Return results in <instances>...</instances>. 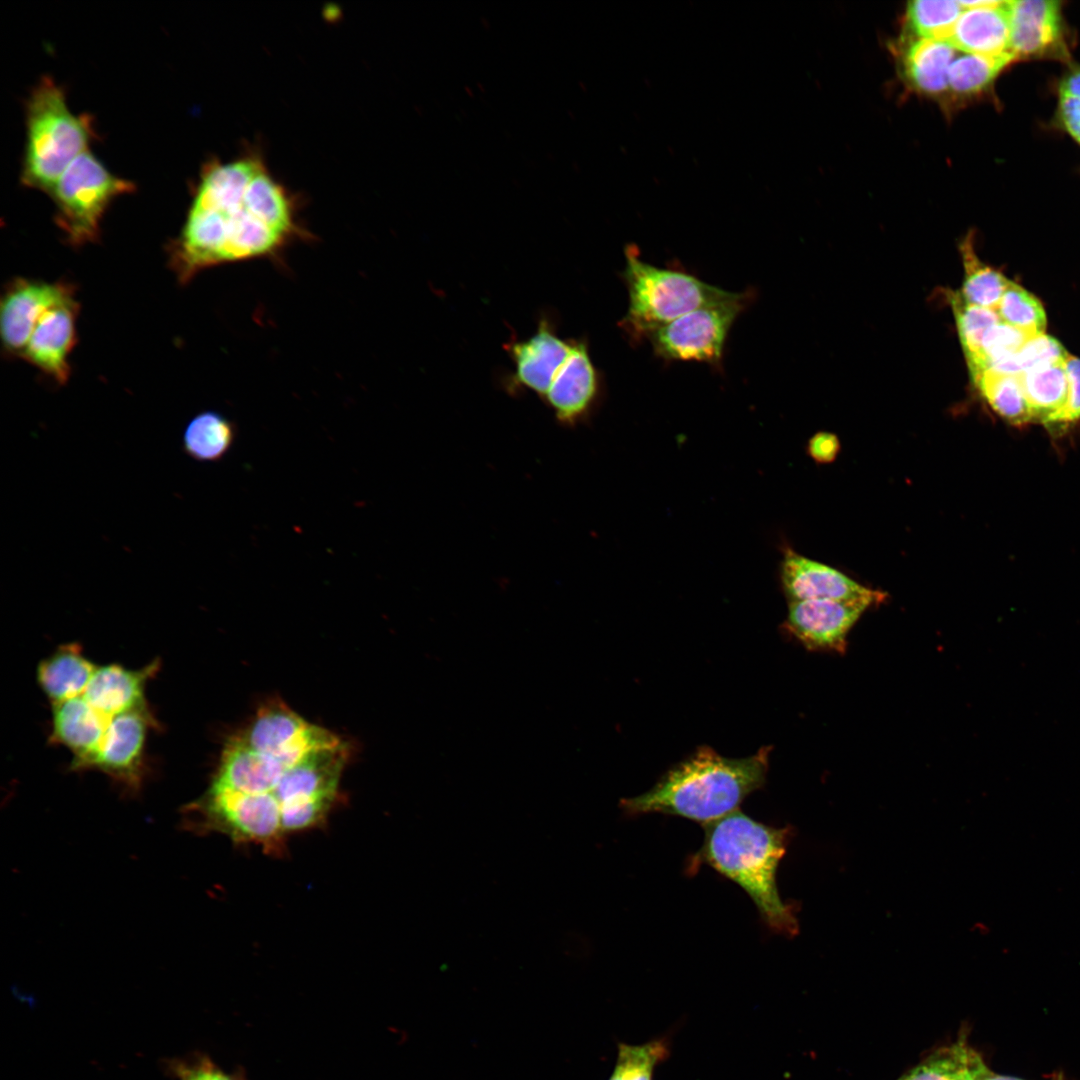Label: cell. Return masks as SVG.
Segmentation results:
<instances>
[{
    "instance_id": "cell-11",
    "label": "cell",
    "mask_w": 1080,
    "mask_h": 1080,
    "mask_svg": "<svg viewBox=\"0 0 1080 1080\" xmlns=\"http://www.w3.org/2000/svg\"><path fill=\"white\" fill-rule=\"evenodd\" d=\"M601 375L584 338H573L572 347L541 399L559 424L574 427L590 416L599 401Z\"/></svg>"
},
{
    "instance_id": "cell-3",
    "label": "cell",
    "mask_w": 1080,
    "mask_h": 1080,
    "mask_svg": "<svg viewBox=\"0 0 1080 1080\" xmlns=\"http://www.w3.org/2000/svg\"><path fill=\"white\" fill-rule=\"evenodd\" d=\"M770 747L745 758H727L702 746L681 761L647 792L621 800L629 815L662 813L703 825L737 810L741 802L763 786Z\"/></svg>"
},
{
    "instance_id": "cell-15",
    "label": "cell",
    "mask_w": 1080,
    "mask_h": 1080,
    "mask_svg": "<svg viewBox=\"0 0 1080 1080\" xmlns=\"http://www.w3.org/2000/svg\"><path fill=\"white\" fill-rule=\"evenodd\" d=\"M1010 51L1039 56L1056 50L1062 40L1060 3L1053 0L1008 1Z\"/></svg>"
},
{
    "instance_id": "cell-17",
    "label": "cell",
    "mask_w": 1080,
    "mask_h": 1080,
    "mask_svg": "<svg viewBox=\"0 0 1080 1080\" xmlns=\"http://www.w3.org/2000/svg\"><path fill=\"white\" fill-rule=\"evenodd\" d=\"M1019 378L1033 421L1053 427L1068 398L1065 361L1028 369Z\"/></svg>"
},
{
    "instance_id": "cell-35",
    "label": "cell",
    "mask_w": 1080,
    "mask_h": 1080,
    "mask_svg": "<svg viewBox=\"0 0 1080 1080\" xmlns=\"http://www.w3.org/2000/svg\"><path fill=\"white\" fill-rule=\"evenodd\" d=\"M1060 96L1080 99V70L1068 74L1060 83Z\"/></svg>"
},
{
    "instance_id": "cell-7",
    "label": "cell",
    "mask_w": 1080,
    "mask_h": 1080,
    "mask_svg": "<svg viewBox=\"0 0 1080 1080\" xmlns=\"http://www.w3.org/2000/svg\"><path fill=\"white\" fill-rule=\"evenodd\" d=\"M134 184L112 174L89 150L79 155L58 179L50 196L56 220L74 243L93 240L105 210Z\"/></svg>"
},
{
    "instance_id": "cell-36",
    "label": "cell",
    "mask_w": 1080,
    "mask_h": 1080,
    "mask_svg": "<svg viewBox=\"0 0 1080 1080\" xmlns=\"http://www.w3.org/2000/svg\"><path fill=\"white\" fill-rule=\"evenodd\" d=\"M979 1080H1022L1016 1077L1005 1076L991 1071L984 1063L979 1072Z\"/></svg>"
},
{
    "instance_id": "cell-13",
    "label": "cell",
    "mask_w": 1080,
    "mask_h": 1080,
    "mask_svg": "<svg viewBox=\"0 0 1080 1080\" xmlns=\"http://www.w3.org/2000/svg\"><path fill=\"white\" fill-rule=\"evenodd\" d=\"M72 293L63 284L39 280H16L1 301L0 330L4 348L22 355L42 315Z\"/></svg>"
},
{
    "instance_id": "cell-28",
    "label": "cell",
    "mask_w": 1080,
    "mask_h": 1080,
    "mask_svg": "<svg viewBox=\"0 0 1080 1080\" xmlns=\"http://www.w3.org/2000/svg\"><path fill=\"white\" fill-rule=\"evenodd\" d=\"M968 1046L964 1039H959L950 1046L939 1048L897 1080H952Z\"/></svg>"
},
{
    "instance_id": "cell-12",
    "label": "cell",
    "mask_w": 1080,
    "mask_h": 1080,
    "mask_svg": "<svg viewBox=\"0 0 1080 1080\" xmlns=\"http://www.w3.org/2000/svg\"><path fill=\"white\" fill-rule=\"evenodd\" d=\"M780 577L790 602L871 599L879 603L886 598L883 592L865 587L835 568L806 558L792 549L785 550Z\"/></svg>"
},
{
    "instance_id": "cell-9",
    "label": "cell",
    "mask_w": 1080,
    "mask_h": 1080,
    "mask_svg": "<svg viewBox=\"0 0 1080 1080\" xmlns=\"http://www.w3.org/2000/svg\"><path fill=\"white\" fill-rule=\"evenodd\" d=\"M573 338H562L553 319L543 314L537 330L525 339L511 337L504 349L513 362V371L502 379L504 389L513 394L533 392L541 400L566 360Z\"/></svg>"
},
{
    "instance_id": "cell-25",
    "label": "cell",
    "mask_w": 1080,
    "mask_h": 1080,
    "mask_svg": "<svg viewBox=\"0 0 1080 1080\" xmlns=\"http://www.w3.org/2000/svg\"><path fill=\"white\" fill-rule=\"evenodd\" d=\"M996 312L1003 323L1031 334L1045 333L1047 317L1041 302L1012 281L1005 290Z\"/></svg>"
},
{
    "instance_id": "cell-34",
    "label": "cell",
    "mask_w": 1080,
    "mask_h": 1080,
    "mask_svg": "<svg viewBox=\"0 0 1080 1080\" xmlns=\"http://www.w3.org/2000/svg\"><path fill=\"white\" fill-rule=\"evenodd\" d=\"M984 1064L982 1057L968 1046L963 1060L955 1071L952 1080H979V1072Z\"/></svg>"
},
{
    "instance_id": "cell-2",
    "label": "cell",
    "mask_w": 1080,
    "mask_h": 1080,
    "mask_svg": "<svg viewBox=\"0 0 1080 1080\" xmlns=\"http://www.w3.org/2000/svg\"><path fill=\"white\" fill-rule=\"evenodd\" d=\"M158 669V662L129 669L86 656L50 692V741L72 754L73 770L100 771L131 790L141 785L155 726L145 692Z\"/></svg>"
},
{
    "instance_id": "cell-27",
    "label": "cell",
    "mask_w": 1080,
    "mask_h": 1080,
    "mask_svg": "<svg viewBox=\"0 0 1080 1080\" xmlns=\"http://www.w3.org/2000/svg\"><path fill=\"white\" fill-rule=\"evenodd\" d=\"M1036 334L1023 331L1000 321L986 335L980 357L968 364L969 371L985 369L992 364L1015 356Z\"/></svg>"
},
{
    "instance_id": "cell-5",
    "label": "cell",
    "mask_w": 1080,
    "mask_h": 1080,
    "mask_svg": "<svg viewBox=\"0 0 1080 1080\" xmlns=\"http://www.w3.org/2000/svg\"><path fill=\"white\" fill-rule=\"evenodd\" d=\"M26 129L22 183L50 195L67 167L87 151L91 120L74 115L63 89L45 76L28 99Z\"/></svg>"
},
{
    "instance_id": "cell-16",
    "label": "cell",
    "mask_w": 1080,
    "mask_h": 1080,
    "mask_svg": "<svg viewBox=\"0 0 1080 1080\" xmlns=\"http://www.w3.org/2000/svg\"><path fill=\"white\" fill-rule=\"evenodd\" d=\"M946 42L967 54L998 56L1011 52L1008 1L963 9Z\"/></svg>"
},
{
    "instance_id": "cell-33",
    "label": "cell",
    "mask_w": 1080,
    "mask_h": 1080,
    "mask_svg": "<svg viewBox=\"0 0 1080 1080\" xmlns=\"http://www.w3.org/2000/svg\"><path fill=\"white\" fill-rule=\"evenodd\" d=\"M1058 116L1064 128L1080 143V99L1060 96Z\"/></svg>"
},
{
    "instance_id": "cell-14",
    "label": "cell",
    "mask_w": 1080,
    "mask_h": 1080,
    "mask_svg": "<svg viewBox=\"0 0 1080 1080\" xmlns=\"http://www.w3.org/2000/svg\"><path fill=\"white\" fill-rule=\"evenodd\" d=\"M77 310L72 293L50 307L36 324L21 355L60 384L69 376L68 357L76 338Z\"/></svg>"
},
{
    "instance_id": "cell-30",
    "label": "cell",
    "mask_w": 1080,
    "mask_h": 1080,
    "mask_svg": "<svg viewBox=\"0 0 1080 1080\" xmlns=\"http://www.w3.org/2000/svg\"><path fill=\"white\" fill-rule=\"evenodd\" d=\"M166 1067L176 1080H242L240 1076L224 1071L207 1055L201 1053L170 1059Z\"/></svg>"
},
{
    "instance_id": "cell-31",
    "label": "cell",
    "mask_w": 1080,
    "mask_h": 1080,
    "mask_svg": "<svg viewBox=\"0 0 1080 1080\" xmlns=\"http://www.w3.org/2000/svg\"><path fill=\"white\" fill-rule=\"evenodd\" d=\"M1065 367L1068 376V398L1053 427H1064L1080 420V358L1069 354Z\"/></svg>"
},
{
    "instance_id": "cell-8",
    "label": "cell",
    "mask_w": 1080,
    "mask_h": 1080,
    "mask_svg": "<svg viewBox=\"0 0 1080 1080\" xmlns=\"http://www.w3.org/2000/svg\"><path fill=\"white\" fill-rule=\"evenodd\" d=\"M750 299L751 294L735 292L729 299L697 308L657 328L646 340L654 354L665 361H693L719 368L729 332Z\"/></svg>"
},
{
    "instance_id": "cell-22",
    "label": "cell",
    "mask_w": 1080,
    "mask_h": 1080,
    "mask_svg": "<svg viewBox=\"0 0 1080 1080\" xmlns=\"http://www.w3.org/2000/svg\"><path fill=\"white\" fill-rule=\"evenodd\" d=\"M1011 52L998 56L966 54L954 58L948 70V88L957 94H973L988 86L1015 59Z\"/></svg>"
},
{
    "instance_id": "cell-37",
    "label": "cell",
    "mask_w": 1080,
    "mask_h": 1080,
    "mask_svg": "<svg viewBox=\"0 0 1080 1080\" xmlns=\"http://www.w3.org/2000/svg\"><path fill=\"white\" fill-rule=\"evenodd\" d=\"M1057 1080H1064V1079H1063V1078H1061V1077H1059V1078H1058Z\"/></svg>"
},
{
    "instance_id": "cell-4",
    "label": "cell",
    "mask_w": 1080,
    "mask_h": 1080,
    "mask_svg": "<svg viewBox=\"0 0 1080 1080\" xmlns=\"http://www.w3.org/2000/svg\"><path fill=\"white\" fill-rule=\"evenodd\" d=\"M704 828L703 845L693 865L704 863L740 886L773 931L797 934L794 911L782 901L776 881L789 830L767 826L739 810Z\"/></svg>"
},
{
    "instance_id": "cell-1",
    "label": "cell",
    "mask_w": 1080,
    "mask_h": 1080,
    "mask_svg": "<svg viewBox=\"0 0 1080 1080\" xmlns=\"http://www.w3.org/2000/svg\"><path fill=\"white\" fill-rule=\"evenodd\" d=\"M349 751L335 733L269 701L228 737L208 788L186 807L185 822L196 832L280 853L292 836L327 823Z\"/></svg>"
},
{
    "instance_id": "cell-18",
    "label": "cell",
    "mask_w": 1080,
    "mask_h": 1080,
    "mask_svg": "<svg viewBox=\"0 0 1080 1080\" xmlns=\"http://www.w3.org/2000/svg\"><path fill=\"white\" fill-rule=\"evenodd\" d=\"M955 49L946 41L918 38L904 53V72L912 86L935 95L948 89V70Z\"/></svg>"
},
{
    "instance_id": "cell-6",
    "label": "cell",
    "mask_w": 1080,
    "mask_h": 1080,
    "mask_svg": "<svg viewBox=\"0 0 1080 1080\" xmlns=\"http://www.w3.org/2000/svg\"><path fill=\"white\" fill-rule=\"evenodd\" d=\"M624 255L622 279L628 291V308L619 326L632 341L644 340L678 317L735 294L693 274L647 263L633 245L625 248Z\"/></svg>"
},
{
    "instance_id": "cell-21",
    "label": "cell",
    "mask_w": 1080,
    "mask_h": 1080,
    "mask_svg": "<svg viewBox=\"0 0 1080 1080\" xmlns=\"http://www.w3.org/2000/svg\"><path fill=\"white\" fill-rule=\"evenodd\" d=\"M960 251L964 279L958 293L969 304L996 310L1010 280L978 258L969 237L962 242Z\"/></svg>"
},
{
    "instance_id": "cell-10",
    "label": "cell",
    "mask_w": 1080,
    "mask_h": 1080,
    "mask_svg": "<svg viewBox=\"0 0 1080 1080\" xmlns=\"http://www.w3.org/2000/svg\"><path fill=\"white\" fill-rule=\"evenodd\" d=\"M871 599H810L789 603L786 630L806 649L844 654L847 637Z\"/></svg>"
},
{
    "instance_id": "cell-20",
    "label": "cell",
    "mask_w": 1080,
    "mask_h": 1080,
    "mask_svg": "<svg viewBox=\"0 0 1080 1080\" xmlns=\"http://www.w3.org/2000/svg\"><path fill=\"white\" fill-rule=\"evenodd\" d=\"M970 375L986 403L1006 422L1018 426L1033 421L1019 375L986 369L971 371Z\"/></svg>"
},
{
    "instance_id": "cell-29",
    "label": "cell",
    "mask_w": 1080,
    "mask_h": 1080,
    "mask_svg": "<svg viewBox=\"0 0 1080 1080\" xmlns=\"http://www.w3.org/2000/svg\"><path fill=\"white\" fill-rule=\"evenodd\" d=\"M1069 354L1055 338L1040 333L1032 336L1015 355L1019 374L1046 364L1064 362Z\"/></svg>"
},
{
    "instance_id": "cell-19",
    "label": "cell",
    "mask_w": 1080,
    "mask_h": 1080,
    "mask_svg": "<svg viewBox=\"0 0 1080 1080\" xmlns=\"http://www.w3.org/2000/svg\"><path fill=\"white\" fill-rule=\"evenodd\" d=\"M235 437L236 430L229 419L215 411H204L186 425L183 450L194 460L215 462L230 451Z\"/></svg>"
},
{
    "instance_id": "cell-24",
    "label": "cell",
    "mask_w": 1080,
    "mask_h": 1080,
    "mask_svg": "<svg viewBox=\"0 0 1080 1080\" xmlns=\"http://www.w3.org/2000/svg\"><path fill=\"white\" fill-rule=\"evenodd\" d=\"M962 11L959 1L916 0L908 3L907 20L918 38L946 41Z\"/></svg>"
},
{
    "instance_id": "cell-26",
    "label": "cell",
    "mask_w": 1080,
    "mask_h": 1080,
    "mask_svg": "<svg viewBox=\"0 0 1080 1080\" xmlns=\"http://www.w3.org/2000/svg\"><path fill=\"white\" fill-rule=\"evenodd\" d=\"M669 1055L665 1039L641 1045L618 1044L615 1067L608 1080H652L656 1066Z\"/></svg>"
},
{
    "instance_id": "cell-32",
    "label": "cell",
    "mask_w": 1080,
    "mask_h": 1080,
    "mask_svg": "<svg viewBox=\"0 0 1080 1080\" xmlns=\"http://www.w3.org/2000/svg\"><path fill=\"white\" fill-rule=\"evenodd\" d=\"M840 450L836 435L829 432L816 433L808 442V453L818 463L826 464L835 460Z\"/></svg>"
},
{
    "instance_id": "cell-23",
    "label": "cell",
    "mask_w": 1080,
    "mask_h": 1080,
    "mask_svg": "<svg viewBox=\"0 0 1080 1080\" xmlns=\"http://www.w3.org/2000/svg\"><path fill=\"white\" fill-rule=\"evenodd\" d=\"M949 299L960 343L968 364H972L980 357L986 335L1001 320L996 310L969 304L958 291L952 292Z\"/></svg>"
}]
</instances>
